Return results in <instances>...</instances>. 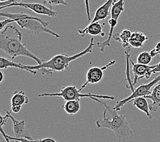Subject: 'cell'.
I'll list each match as a JSON object with an SVG mask.
<instances>
[{
	"mask_svg": "<svg viewBox=\"0 0 160 142\" xmlns=\"http://www.w3.org/2000/svg\"><path fill=\"white\" fill-rule=\"evenodd\" d=\"M93 47L94 38H91L88 47L82 51L75 55L70 56L68 54H58L52 57L51 60L47 61V62L44 61L42 64L34 65V66L17 63L15 68L29 72L33 75H36L37 72H41L42 74L43 75L52 76V72L66 71L69 67L70 64L72 62L87 55L88 53H91L93 51Z\"/></svg>",
	"mask_w": 160,
	"mask_h": 142,
	"instance_id": "6da1fadb",
	"label": "cell"
},
{
	"mask_svg": "<svg viewBox=\"0 0 160 142\" xmlns=\"http://www.w3.org/2000/svg\"><path fill=\"white\" fill-rule=\"evenodd\" d=\"M22 34L14 25H8L0 33V49L14 60L18 56H25L35 60L38 64H42L44 60L33 54L22 43Z\"/></svg>",
	"mask_w": 160,
	"mask_h": 142,
	"instance_id": "7a4b0ae2",
	"label": "cell"
},
{
	"mask_svg": "<svg viewBox=\"0 0 160 142\" xmlns=\"http://www.w3.org/2000/svg\"><path fill=\"white\" fill-rule=\"evenodd\" d=\"M103 107V119L96 121L98 129H108L115 133L119 142H134L133 132L126 120L125 115H119L118 111L106 105V103L100 104Z\"/></svg>",
	"mask_w": 160,
	"mask_h": 142,
	"instance_id": "3957f363",
	"label": "cell"
},
{
	"mask_svg": "<svg viewBox=\"0 0 160 142\" xmlns=\"http://www.w3.org/2000/svg\"><path fill=\"white\" fill-rule=\"evenodd\" d=\"M0 15L8 18L12 19L14 22H16L21 28L29 30L34 34H39L40 33H47L55 36L57 38H60L58 34L50 29L48 26V22L44 21L39 17H37L29 14L23 13H10L8 11H2Z\"/></svg>",
	"mask_w": 160,
	"mask_h": 142,
	"instance_id": "277c9868",
	"label": "cell"
},
{
	"mask_svg": "<svg viewBox=\"0 0 160 142\" xmlns=\"http://www.w3.org/2000/svg\"><path fill=\"white\" fill-rule=\"evenodd\" d=\"M39 97H60L63 98V99L66 101H74V100H81L82 98H89L94 101H96L99 103H103L100 99L104 98L107 100H111L113 101L115 100V97L112 96L108 95H98V94H93L92 93H87V94H82L81 92V91L77 89V87L74 86H69L63 87L59 92L56 93H48L44 92L38 95Z\"/></svg>",
	"mask_w": 160,
	"mask_h": 142,
	"instance_id": "5b68a950",
	"label": "cell"
},
{
	"mask_svg": "<svg viewBox=\"0 0 160 142\" xmlns=\"http://www.w3.org/2000/svg\"><path fill=\"white\" fill-rule=\"evenodd\" d=\"M124 1L125 0H119V1L113 3L111 10H110L111 18L108 21V24L110 25L108 37L106 40L103 42H98L97 43L98 47L100 48L102 52H104L106 47H109L110 46V43H111V40L114 34V29H115L118 24V19H119L121 14L125 10Z\"/></svg>",
	"mask_w": 160,
	"mask_h": 142,
	"instance_id": "8992f818",
	"label": "cell"
},
{
	"mask_svg": "<svg viewBox=\"0 0 160 142\" xmlns=\"http://www.w3.org/2000/svg\"><path fill=\"white\" fill-rule=\"evenodd\" d=\"M159 82H160V75L158 76L157 77H155L153 81H151V82L146 84H142V85H141L139 87L136 88L134 91L132 92V93L131 94L130 96H129L128 97L121 100V101H118L115 107H113V108L119 111L124 105L128 104L129 103L132 101L134 98L141 97H144L147 95H149L152 91L151 90L152 88L154 87L156 85H157V84H158Z\"/></svg>",
	"mask_w": 160,
	"mask_h": 142,
	"instance_id": "52a82bcc",
	"label": "cell"
},
{
	"mask_svg": "<svg viewBox=\"0 0 160 142\" xmlns=\"http://www.w3.org/2000/svg\"><path fill=\"white\" fill-rule=\"evenodd\" d=\"M13 6H19L25 8L27 9H29L34 13H36L38 14L46 15V16L50 17H55L58 16V13L56 11L52 10L51 8L44 6V4H41L38 3H26V2H14L10 3L8 5L3 6L0 7V10H2L3 8H6L8 7H13Z\"/></svg>",
	"mask_w": 160,
	"mask_h": 142,
	"instance_id": "ba28073f",
	"label": "cell"
},
{
	"mask_svg": "<svg viewBox=\"0 0 160 142\" xmlns=\"http://www.w3.org/2000/svg\"><path fill=\"white\" fill-rule=\"evenodd\" d=\"M116 63V60H111L109 63H108L105 66H102V68L99 67H92L89 69L88 71L87 72L86 74V82L83 85L81 86L79 90L82 91L84 88L89 84H96L100 82L104 76V72L108 67L113 66Z\"/></svg>",
	"mask_w": 160,
	"mask_h": 142,
	"instance_id": "9c48e42d",
	"label": "cell"
},
{
	"mask_svg": "<svg viewBox=\"0 0 160 142\" xmlns=\"http://www.w3.org/2000/svg\"><path fill=\"white\" fill-rule=\"evenodd\" d=\"M129 62L132 64V72L134 74V82H132L133 86H135L139 80L143 78H146L148 79L153 75L152 71L155 67V65H153V66H148V65L140 64L138 63L135 64L132 61L129 55Z\"/></svg>",
	"mask_w": 160,
	"mask_h": 142,
	"instance_id": "30bf717a",
	"label": "cell"
},
{
	"mask_svg": "<svg viewBox=\"0 0 160 142\" xmlns=\"http://www.w3.org/2000/svg\"><path fill=\"white\" fill-rule=\"evenodd\" d=\"M6 113L8 117L12 122L14 137L18 138V139H26L29 140L33 139L29 130L26 129L25 120H17L10 114L11 111H8L6 109Z\"/></svg>",
	"mask_w": 160,
	"mask_h": 142,
	"instance_id": "8fae6325",
	"label": "cell"
},
{
	"mask_svg": "<svg viewBox=\"0 0 160 142\" xmlns=\"http://www.w3.org/2000/svg\"><path fill=\"white\" fill-rule=\"evenodd\" d=\"M78 32L82 37L85 36L86 34H89L93 36H101L102 37H104L106 36L105 32L102 31V25L99 21L90 23L85 28L78 29Z\"/></svg>",
	"mask_w": 160,
	"mask_h": 142,
	"instance_id": "7c38bea8",
	"label": "cell"
},
{
	"mask_svg": "<svg viewBox=\"0 0 160 142\" xmlns=\"http://www.w3.org/2000/svg\"><path fill=\"white\" fill-rule=\"evenodd\" d=\"M115 0H107L104 4L99 7L95 13L94 17L91 23L104 21L109 14V10L111 8Z\"/></svg>",
	"mask_w": 160,
	"mask_h": 142,
	"instance_id": "4fadbf2b",
	"label": "cell"
},
{
	"mask_svg": "<svg viewBox=\"0 0 160 142\" xmlns=\"http://www.w3.org/2000/svg\"><path fill=\"white\" fill-rule=\"evenodd\" d=\"M144 98H148L152 101V103L149 105V108L151 111L156 112L160 108V83L156 85L152 90L149 95Z\"/></svg>",
	"mask_w": 160,
	"mask_h": 142,
	"instance_id": "5bb4252c",
	"label": "cell"
},
{
	"mask_svg": "<svg viewBox=\"0 0 160 142\" xmlns=\"http://www.w3.org/2000/svg\"><path fill=\"white\" fill-rule=\"evenodd\" d=\"M132 32L128 29H124L120 34L115 33L113 34V39L121 43L122 47L125 50L130 49L131 46L129 45V38Z\"/></svg>",
	"mask_w": 160,
	"mask_h": 142,
	"instance_id": "9a60e30c",
	"label": "cell"
},
{
	"mask_svg": "<svg viewBox=\"0 0 160 142\" xmlns=\"http://www.w3.org/2000/svg\"><path fill=\"white\" fill-rule=\"evenodd\" d=\"M29 98L23 91H15L11 98V107H22L23 105L28 104Z\"/></svg>",
	"mask_w": 160,
	"mask_h": 142,
	"instance_id": "2e32d148",
	"label": "cell"
},
{
	"mask_svg": "<svg viewBox=\"0 0 160 142\" xmlns=\"http://www.w3.org/2000/svg\"><path fill=\"white\" fill-rule=\"evenodd\" d=\"M133 105L136 107L137 109H139L140 111H142L144 113L147 115V116L149 118H153V115H152L150 112V108L149 105L148 104V102L147 101V98L143 97L136 98L132 101Z\"/></svg>",
	"mask_w": 160,
	"mask_h": 142,
	"instance_id": "e0dca14e",
	"label": "cell"
},
{
	"mask_svg": "<svg viewBox=\"0 0 160 142\" xmlns=\"http://www.w3.org/2000/svg\"><path fill=\"white\" fill-rule=\"evenodd\" d=\"M148 39V37L144 35L142 32H132L129 38V45L132 47L138 49L142 47L144 43Z\"/></svg>",
	"mask_w": 160,
	"mask_h": 142,
	"instance_id": "ac0fdd59",
	"label": "cell"
},
{
	"mask_svg": "<svg viewBox=\"0 0 160 142\" xmlns=\"http://www.w3.org/2000/svg\"><path fill=\"white\" fill-rule=\"evenodd\" d=\"M62 108L70 116H74L77 114L81 108V100H74L65 102Z\"/></svg>",
	"mask_w": 160,
	"mask_h": 142,
	"instance_id": "d6986e66",
	"label": "cell"
},
{
	"mask_svg": "<svg viewBox=\"0 0 160 142\" xmlns=\"http://www.w3.org/2000/svg\"><path fill=\"white\" fill-rule=\"evenodd\" d=\"M153 59V57L151 55L150 52L144 51L140 53L137 57V63L144 65H148Z\"/></svg>",
	"mask_w": 160,
	"mask_h": 142,
	"instance_id": "ffe728a7",
	"label": "cell"
},
{
	"mask_svg": "<svg viewBox=\"0 0 160 142\" xmlns=\"http://www.w3.org/2000/svg\"><path fill=\"white\" fill-rule=\"evenodd\" d=\"M6 136L8 138L10 141H14L16 142H58L55 139H52V138H44V139H32V140H29L26 139H18L14 137H10L8 135L6 134Z\"/></svg>",
	"mask_w": 160,
	"mask_h": 142,
	"instance_id": "44dd1931",
	"label": "cell"
},
{
	"mask_svg": "<svg viewBox=\"0 0 160 142\" xmlns=\"http://www.w3.org/2000/svg\"><path fill=\"white\" fill-rule=\"evenodd\" d=\"M44 3H48L51 6H59V5H64L67 6L68 3L66 0H44Z\"/></svg>",
	"mask_w": 160,
	"mask_h": 142,
	"instance_id": "7402d4cb",
	"label": "cell"
},
{
	"mask_svg": "<svg viewBox=\"0 0 160 142\" xmlns=\"http://www.w3.org/2000/svg\"><path fill=\"white\" fill-rule=\"evenodd\" d=\"M150 53L153 57H154L155 56H156L158 54H160V42L156 45V46L154 47L153 49L151 50L150 51Z\"/></svg>",
	"mask_w": 160,
	"mask_h": 142,
	"instance_id": "603a6c76",
	"label": "cell"
},
{
	"mask_svg": "<svg viewBox=\"0 0 160 142\" xmlns=\"http://www.w3.org/2000/svg\"><path fill=\"white\" fill-rule=\"evenodd\" d=\"M85 8H86V13H87V17L88 21H91V13H90V7H89V0H85Z\"/></svg>",
	"mask_w": 160,
	"mask_h": 142,
	"instance_id": "cb8c5ba5",
	"label": "cell"
},
{
	"mask_svg": "<svg viewBox=\"0 0 160 142\" xmlns=\"http://www.w3.org/2000/svg\"><path fill=\"white\" fill-rule=\"evenodd\" d=\"M152 72H153V74L157 73V72H160V62L155 64V67L153 69Z\"/></svg>",
	"mask_w": 160,
	"mask_h": 142,
	"instance_id": "d4e9b609",
	"label": "cell"
},
{
	"mask_svg": "<svg viewBox=\"0 0 160 142\" xmlns=\"http://www.w3.org/2000/svg\"><path fill=\"white\" fill-rule=\"evenodd\" d=\"M1 133H2V135H3V137H4V139H5V140L7 141V142H10V140L8 139V138L6 136V133L3 131V126H1Z\"/></svg>",
	"mask_w": 160,
	"mask_h": 142,
	"instance_id": "484cf974",
	"label": "cell"
},
{
	"mask_svg": "<svg viewBox=\"0 0 160 142\" xmlns=\"http://www.w3.org/2000/svg\"><path fill=\"white\" fill-rule=\"evenodd\" d=\"M0 75H1V79H0V83H2L3 79V76H4V75H3V73L2 72V71L0 72Z\"/></svg>",
	"mask_w": 160,
	"mask_h": 142,
	"instance_id": "4316f807",
	"label": "cell"
},
{
	"mask_svg": "<svg viewBox=\"0 0 160 142\" xmlns=\"http://www.w3.org/2000/svg\"><path fill=\"white\" fill-rule=\"evenodd\" d=\"M1 1V2H9V1H11V0H0Z\"/></svg>",
	"mask_w": 160,
	"mask_h": 142,
	"instance_id": "83f0119b",
	"label": "cell"
}]
</instances>
